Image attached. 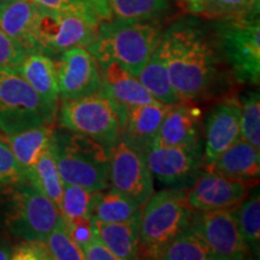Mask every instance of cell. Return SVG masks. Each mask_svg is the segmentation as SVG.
<instances>
[{"label":"cell","instance_id":"6da1fadb","mask_svg":"<svg viewBox=\"0 0 260 260\" xmlns=\"http://www.w3.org/2000/svg\"><path fill=\"white\" fill-rule=\"evenodd\" d=\"M159 47L180 102L206 99L223 87L226 63L213 30L201 19L188 16L172 22Z\"/></svg>","mask_w":260,"mask_h":260},{"label":"cell","instance_id":"7a4b0ae2","mask_svg":"<svg viewBox=\"0 0 260 260\" xmlns=\"http://www.w3.org/2000/svg\"><path fill=\"white\" fill-rule=\"evenodd\" d=\"M161 35L162 28L158 19L138 21L112 17L99 24L95 40L86 48L99 65L116 61L138 77L157 50Z\"/></svg>","mask_w":260,"mask_h":260},{"label":"cell","instance_id":"3957f363","mask_svg":"<svg viewBox=\"0 0 260 260\" xmlns=\"http://www.w3.org/2000/svg\"><path fill=\"white\" fill-rule=\"evenodd\" d=\"M193 213L186 189L168 188L152 194L141 210L139 253L161 259L172 240L189 225Z\"/></svg>","mask_w":260,"mask_h":260},{"label":"cell","instance_id":"277c9868","mask_svg":"<svg viewBox=\"0 0 260 260\" xmlns=\"http://www.w3.org/2000/svg\"><path fill=\"white\" fill-rule=\"evenodd\" d=\"M57 168L64 184L90 191L110 188V151L95 140L67 132H54Z\"/></svg>","mask_w":260,"mask_h":260},{"label":"cell","instance_id":"5b68a950","mask_svg":"<svg viewBox=\"0 0 260 260\" xmlns=\"http://www.w3.org/2000/svg\"><path fill=\"white\" fill-rule=\"evenodd\" d=\"M59 122L71 133L87 136L109 149L121 138L124 111L105 89L61 102Z\"/></svg>","mask_w":260,"mask_h":260},{"label":"cell","instance_id":"8992f818","mask_svg":"<svg viewBox=\"0 0 260 260\" xmlns=\"http://www.w3.org/2000/svg\"><path fill=\"white\" fill-rule=\"evenodd\" d=\"M212 30L224 60L239 83L260 81L259 14L212 21Z\"/></svg>","mask_w":260,"mask_h":260},{"label":"cell","instance_id":"52a82bcc","mask_svg":"<svg viewBox=\"0 0 260 260\" xmlns=\"http://www.w3.org/2000/svg\"><path fill=\"white\" fill-rule=\"evenodd\" d=\"M57 110L32 89L16 67H0V132H22L39 125H52Z\"/></svg>","mask_w":260,"mask_h":260},{"label":"cell","instance_id":"ba28073f","mask_svg":"<svg viewBox=\"0 0 260 260\" xmlns=\"http://www.w3.org/2000/svg\"><path fill=\"white\" fill-rule=\"evenodd\" d=\"M14 188L5 211L6 229L19 240L45 241L61 219L59 209L28 182Z\"/></svg>","mask_w":260,"mask_h":260},{"label":"cell","instance_id":"9c48e42d","mask_svg":"<svg viewBox=\"0 0 260 260\" xmlns=\"http://www.w3.org/2000/svg\"><path fill=\"white\" fill-rule=\"evenodd\" d=\"M98 27L77 15L38 8L35 37L41 53L60 54L70 48L92 44Z\"/></svg>","mask_w":260,"mask_h":260},{"label":"cell","instance_id":"30bf717a","mask_svg":"<svg viewBox=\"0 0 260 260\" xmlns=\"http://www.w3.org/2000/svg\"><path fill=\"white\" fill-rule=\"evenodd\" d=\"M109 157L110 187L144 206L154 193L153 175L146 160V154L121 136L110 148Z\"/></svg>","mask_w":260,"mask_h":260},{"label":"cell","instance_id":"8fae6325","mask_svg":"<svg viewBox=\"0 0 260 260\" xmlns=\"http://www.w3.org/2000/svg\"><path fill=\"white\" fill-rule=\"evenodd\" d=\"M145 154L152 175L169 188H189L204 168L201 142L180 146H152Z\"/></svg>","mask_w":260,"mask_h":260},{"label":"cell","instance_id":"7c38bea8","mask_svg":"<svg viewBox=\"0 0 260 260\" xmlns=\"http://www.w3.org/2000/svg\"><path fill=\"white\" fill-rule=\"evenodd\" d=\"M189 226L205 240L214 259L240 260L249 251L232 210L199 211L193 213Z\"/></svg>","mask_w":260,"mask_h":260},{"label":"cell","instance_id":"4fadbf2b","mask_svg":"<svg viewBox=\"0 0 260 260\" xmlns=\"http://www.w3.org/2000/svg\"><path fill=\"white\" fill-rule=\"evenodd\" d=\"M56 65L60 102L89 95L104 88L99 64L86 47L63 52Z\"/></svg>","mask_w":260,"mask_h":260},{"label":"cell","instance_id":"5bb4252c","mask_svg":"<svg viewBox=\"0 0 260 260\" xmlns=\"http://www.w3.org/2000/svg\"><path fill=\"white\" fill-rule=\"evenodd\" d=\"M241 103L228 96L213 105L205 119L203 165L209 169L228 147L240 138Z\"/></svg>","mask_w":260,"mask_h":260},{"label":"cell","instance_id":"9a60e30c","mask_svg":"<svg viewBox=\"0 0 260 260\" xmlns=\"http://www.w3.org/2000/svg\"><path fill=\"white\" fill-rule=\"evenodd\" d=\"M189 188L187 199L194 210H232L246 199L248 182L207 170L201 171Z\"/></svg>","mask_w":260,"mask_h":260},{"label":"cell","instance_id":"2e32d148","mask_svg":"<svg viewBox=\"0 0 260 260\" xmlns=\"http://www.w3.org/2000/svg\"><path fill=\"white\" fill-rule=\"evenodd\" d=\"M38 6L31 0H0V29L24 51L40 52L35 37Z\"/></svg>","mask_w":260,"mask_h":260},{"label":"cell","instance_id":"e0dca14e","mask_svg":"<svg viewBox=\"0 0 260 260\" xmlns=\"http://www.w3.org/2000/svg\"><path fill=\"white\" fill-rule=\"evenodd\" d=\"M170 106L153 102L126 107L121 136L146 153L153 145L159 126Z\"/></svg>","mask_w":260,"mask_h":260},{"label":"cell","instance_id":"ac0fdd59","mask_svg":"<svg viewBox=\"0 0 260 260\" xmlns=\"http://www.w3.org/2000/svg\"><path fill=\"white\" fill-rule=\"evenodd\" d=\"M199 117V109L188 105V103L181 102L171 105L152 146H180L201 142Z\"/></svg>","mask_w":260,"mask_h":260},{"label":"cell","instance_id":"d6986e66","mask_svg":"<svg viewBox=\"0 0 260 260\" xmlns=\"http://www.w3.org/2000/svg\"><path fill=\"white\" fill-rule=\"evenodd\" d=\"M104 89L123 111L129 106L157 102L138 77L116 61L99 65Z\"/></svg>","mask_w":260,"mask_h":260},{"label":"cell","instance_id":"ffe728a7","mask_svg":"<svg viewBox=\"0 0 260 260\" xmlns=\"http://www.w3.org/2000/svg\"><path fill=\"white\" fill-rule=\"evenodd\" d=\"M16 69L30 84L45 103L54 110L59 103V86H58L57 65L48 54L35 52L25 54Z\"/></svg>","mask_w":260,"mask_h":260},{"label":"cell","instance_id":"44dd1931","mask_svg":"<svg viewBox=\"0 0 260 260\" xmlns=\"http://www.w3.org/2000/svg\"><path fill=\"white\" fill-rule=\"evenodd\" d=\"M54 132L52 125H39L4 135L23 176L53 144Z\"/></svg>","mask_w":260,"mask_h":260},{"label":"cell","instance_id":"7402d4cb","mask_svg":"<svg viewBox=\"0 0 260 260\" xmlns=\"http://www.w3.org/2000/svg\"><path fill=\"white\" fill-rule=\"evenodd\" d=\"M260 149L249 142L237 139L207 170L241 181H253L260 174Z\"/></svg>","mask_w":260,"mask_h":260},{"label":"cell","instance_id":"603a6c76","mask_svg":"<svg viewBox=\"0 0 260 260\" xmlns=\"http://www.w3.org/2000/svg\"><path fill=\"white\" fill-rule=\"evenodd\" d=\"M141 213L125 222L105 223L93 219L96 236L116 255L117 260L139 258V229Z\"/></svg>","mask_w":260,"mask_h":260},{"label":"cell","instance_id":"cb8c5ba5","mask_svg":"<svg viewBox=\"0 0 260 260\" xmlns=\"http://www.w3.org/2000/svg\"><path fill=\"white\" fill-rule=\"evenodd\" d=\"M141 210L138 201L110 187L94 193L90 217L100 222L118 223L133 218Z\"/></svg>","mask_w":260,"mask_h":260},{"label":"cell","instance_id":"d4e9b609","mask_svg":"<svg viewBox=\"0 0 260 260\" xmlns=\"http://www.w3.org/2000/svg\"><path fill=\"white\" fill-rule=\"evenodd\" d=\"M25 182L30 183L45 197L53 201L60 209L63 197L64 182L61 181L57 168L56 153H54V140L51 147L41 155L35 165L25 174ZM60 211V210H59Z\"/></svg>","mask_w":260,"mask_h":260},{"label":"cell","instance_id":"484cf974","mask_svg":"<svg viewBox=\"0 0 260 260\" xmlns=\"http://www.w3.org/2000/svg\"><path fill=\"white\" fill-rule=\"evenodd\" d=\"M138 79L157 102L167 104V105H175V104L181 103L172 87L167 61L159 45L153 54L149 57Z\"/></svg>","mask_w":260,"mask_h":260},{"label":"cell","instance_id":"4316f807","mask_svg":"<svg viewBox=\"0 0 260 260\" xmlns=\"http://www.w3.org/2000/svg\"><path fill=\"white\" fill-rule=\"evenodd\" d=\"M38 8L69 12L99 25L112 18L109 0H31Z\"/></svg>","mask_w":260,"mask_h":260},{"label":"cell","instance_id":"83f0119b","mask_svg":"<svg viewBox=\"0 0 260 260\" xmlns=\"http://www.w3.org/2000/svg\"><path fill=\"white\" fill-rule=\"evenodd\" d=\"M161 259L165 260H214L213 253L205 240L188 225L172 240Z\"/></svg>","mask_w":260,"mask_h":260},{"label":"cell","instance_id":"f1b7e54d","mask_svg":"<svg viewBox=\"0 0 260 260\" xmlns=\"http://www.w3.org/2000/svg\"><path fill=\"white\" fill-rule=\"evenodd\" d=\"M113 18L155 21L170 8V0H109Z\"/></svg>","mask_w":260,"mask_h":260},{"label":"cell","instance_id":"f546056e","mask_svg":"<svg viewBox=\"0 0 260 260\" xmlns=\"http://www.w3.org/2000/svg\"><path fill=\"white\" fill-rule=\"evenodd\" d=\"M234 214L243 242L248 249L258 254L260 243V198L258 190L249 199H245L237 205V210H234Z\"/></svg>","mask_w":260,"mask_h":260},{"label":"cell","instance_id":"4dcf8cb0","mask_svg":"<svg viewBox=\"0 0 260 260\" xmlns=\"http://www.w3.org/2000/svg\"><path fill=\"white\" fill-rule=\"evenodd\" d=\"M259 14V0H203L198 16L218 21Z\"/></svg>","mask_w":260,"mask_h":260},{"label":"cell","instance_id":"1f68e13d","mask_svg":"<svg viewBox=\"0 0 260 260\" xmlns=\"http://www.w3.org/2000/svg\"><path fill=\"white\" fill-rule=\"evenodd\" d=\"M94 193L75 184H64L59 210L65 222L90 218Z\"/></svg>","mask_w":260,"mask_h":260},{"label":"cell","instance_id":"d6a6232c","mask_svg":"<svg viewBox=\"0 0 260 260\" xmlns=\"http://www.w3.org/2000/svg\"><path fill=\"white\" fill-rule=\"evenodd\" d=\"M240 139L260 149V95L258 90H251L240 100Z\"/></svg>","mask_w":260,"mask_h":260},{"label":"cell","instance_id":"836d02e7","mask_svg":"<svg viewBox=\"0 0 260 260\" xmlns=\"http://www.w3.org/2000/svg\"><path fill=\"white\" fill-rule=\"evenodd\" d=\"M45 243L51 260H84L82 248L73 239L63 217L45 239Z\"/></svg>","mask_w":260,"mask_h":260},{"label":"cell","instance_id":"e575fe53","mask_svg":"<svg viewBox=\"0 0 260 260\" xmlns=\"http://www.w3.org/2000/svg\"><path fill=\"white\" fill-rule=\"evenodd\" d=\"M25 178L12 154L8 142L0 136V189L14 188L23 183Z\"/></svg>","mask_w":260,"mask_h":260},{"label":"cell","instance_id":"d590c367","mask_svg":"<svg viewBox=\"0 0 260 260\" xmlns=\"http://www.w3.org/2000/svg\"><path fill=\"white\" fill-rule=\"evenodd\" d=\"M14 260H51L50 252L45 241L41 240H22L12 246Z\"/></svg>","mask_w":260,"mask_h":260},{"label":"cell","instance_id":"8d00e7d4","mask_svg":"<svg viewBox=\"0 0 260 260\" xmlns=\"http://www.w3.org/2000/svg\"><path fill=\"white\" fill-rule=\"evenodd\" d=\"M24 57V51L0 29V67H16Z\"/></svg>","mask_w":260,"mask_h":260},{"label":"cell","instance_id":"74e56055","mask_svg":"<svg viewBox=\"0 0 260 260\" xmlns=\"http://www.w3.org/2000/svg\"><path fill=\"white\" fill-rule=\"evenodd\" d=\"M65 222V220H64ZM68 225V229L73 236V239L76 241L81 248L86 245L89 240H92L96 235L95 229L92 218H82L71 220V222H65Z\"/></svg>","mask_w":260,"mask_h":260},{"label":"cell","instance_id":"f35d334b","mask_svg":"<svg viewBox=\"0 0 260 260\" xmlns=\"http://www.w3.org/2000/svg\"><path fill=\"white\" fill-rule=\"evenodd\" d=\"M84 259L87 260H117L116 255L110 251L96 235L82 247Z\"/></svg>","mask_w":260,"mask_h":260},{"label":"cell","instance_id":"ab89813d","mask_svg":"<svg viewBox=\"0 0 260 260\" xmlns=\"http://www.w3.org/2000/svg\"><path fill=\"white\" fill-rule=\"evenodd\" d=\"M182 4L193 15H199L201 5H203V0H181Z\"/></svg>","mask_w":260,"mask_h":260},{"label":"cell","instance_id":"60d3db41","mask_svg":"<svg viewBox=\"0 0 260 260\" xmlns=\"http://www.w3.org/2000/svg\"><path fill=\"white\" fill-rule=\"evenodd\" d=\"M12 258V246L8 241H0V260Z\"/></svg>","mask_w":260,"mask_h":260}]
</instances>
